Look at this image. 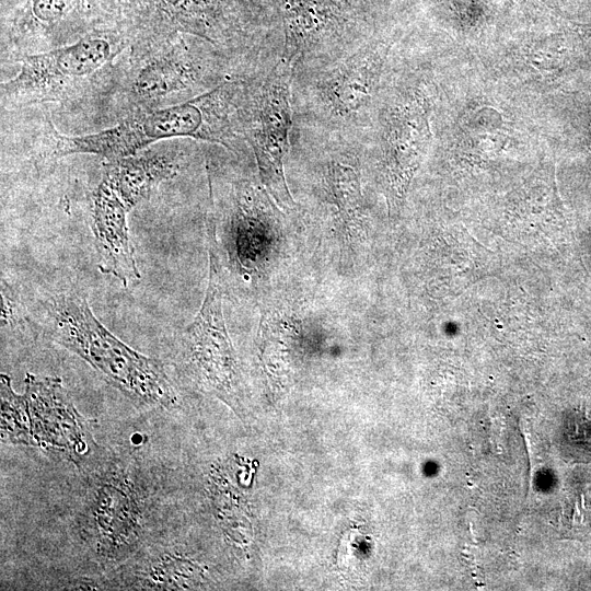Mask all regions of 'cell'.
Masks as SVG:
<instances>
[{"label":"cell","mask_w":591,"mask_h":591,"mask_svg":"<svg viewBox=\"0 0 591 591\" xmlns=\"http://www.w3.org/2000/svg\"><path fill=\"white\" fill-rule=\"evenodd\" d=\"M387 51L383 44H370L323 69L311 90L321 118L337 126L357 124L376 94Z\"/></svg>","instance_id":"cell-7"},{"label":"cell","mask_w":591,"mask_h":591,"mask_svg":"<svg viewBox=\"0 0 591 591\" xmlns=\"http://www.w3.org/2000/svg\"><path fill=\"white\" fill-rule=\"evenodd\" d=\"M381 118L383 167L395 201L404 195L430 139L427 102L417 93L403 96Z\"/></svg>","instance_id":"cell-10"},{"label":"cell","mask_w":591,"mask_h":591,"mask_svg":"<svg viewBox=\"0 0 591 591\" xmlns=\"http://www.w3.org/2000/svg\"><path fill=\"white\" fill-rule=\"evenodd\" d=\"M48 337L79 356L131 399L164 408L177 402L163 363L132 349L94 315L80 291L68 290L44 302Z\"/></svg>","instance_id":"cell-2"},{"label":"cell","mask_w":591,"mask_h":591,"mask_svg":"<svg viewBox=\"0 0 591 591\" xmlns=\"http://www.w3.org/2000/svg\"><path fill=\"white\" fill-rule=\"evenodd\" d=\"M325 185L343 221L358 229L362 212V196L357 169L334 159L326 166Z\"/></svg>","instance_id":"cell-16"},{"label":"cell","mask_w":591,"mask_h":591,"mask_svg":"<svg viewBox=\"0 0 591 591\" xmlns=\"http://www.w3.org/2000/svg\"><path fill=\"white\" fill-rule=\"evenodd\" d=\"M89 505L88 531L99 554L116 556L139 537L142 513L130 482L113 475L100 483Z\"/></svg>","instance_id":"cell-11"},{"label":"cell","mask_w":591,"mask_h":591,"mask_svg":"<svg viewBox=\"0 0 591 591\" xmlns=\"http://www.w3.org/2000/svg\"><path fill=\"white\" fill-rule=\"evenodd\" d=\"M127 42L119 34L96 31L71 44L21 55L19 72L1 83V103L22 107L72 100L109 76Z\"/></svg>","instance_id":"cell-3"},{"label":"cell","mask_w":591,"mask_h":591,"mask_svg":"<svg viewBox=\"0 0 591 591\" xmlns=\"http://www.w3.org/2000/svg\"><path fill=\"white\" fill-rule=\"evenodd\" d=\"M24 382L33 445L59 450L74 462L86 456L92 444L88 424L61 380L27 373Z\"/></svg>","instance_id":"cell-8"},{"label":"cell","mask_w":591,"mask_h":591,"mask_svg":"<svg viewBox=\"0 0 591 591\" xmlns=\"http://www.w3.org/2000/svg\"><path fill=\"white\" fill-rule=\"evenodd\" d=\"M237 127L235 86L222 83L184 102L134 112L97 132L67 136L51 125L46 135V155L89 153L109 161L136 154L157 141L179 137L228 146Z\"/></svg>","instance_id":"cell-1"},{"label":"cell","mask_w":591,"mask_h":591,"mask_svg":"<svg viewBox=\"0 0 591 591\" xmlns=\"http://www.w3.org/2000/svg\"><path fill=\"white\" fill-rule=\"evenodd\" d=\"M187 564L185 559L178 558L172 553H163L150 556L146 561L140 563L130 572L127 586L130 589L146 590H174L189 588L186 582Z\"/></svg>","instance_id":"cell-17"},{"label":"cell","mask_w":591,"mask_h":591,"mask_svg":"<svg viewBox=\"0 0 591 591\" xmlns=\"http://www.w3.org/2000/svg\"><path fill=\"white\" fill-rule=\"evenodd\" d=\"M292 66L283 58L251 86L240 105V126L250 142L263 185L279 208L296 206L289 192L283 162L290 148L293 109Z\"/></svg>","instance_id":"cell-4"},{"label":"cell","mask_w":591,"mask_h":591,"mask_svg":"<svg viewBox=\"0 0 591 591\" xmlns=\"http://www.w3.org/2000/svg\"><path fill=\"white\" fill-rule=\"evenodd\" d=\"M340 0H285L286 44L282 58L292 67L321 51Z\"/></svg>","instance_id":"cell-14"},{"label":"cell","mask_w":591,"mask_h":591,"mask_svg":"<svg viewBox=\"0 0 591 591\" xmlns=\"http://www.w3.org/2000/svg\"><path fill=\"white\" fill-rule=\"evenodd\" d=\"M136 69L126 88L131 114L162 106L176 95L209 91L213 74L207 56L188 45L182 35L132 56ZM127 114V115H128Z\"/></svg>","instance_id":"cell-6"},{"label":"cell","mask_w":591,"mask_h":591,"mask_svg":"<svg viewBox=\"0 0 591 591\" xmlns=\"http://www.w3.org/2000/svg\"><path fill=\"white\" fill-rule=\"evenodd\" d=\"M130 210L109 184L102 178L92 196V231L99 256V269L128 287L140 279L129 237Z\"/></svg>","instance_id":"cell-12"},{"label":"cell","mask_w":591,"mask_h":591,"mask_svg":"<svg viewBox=\"0 0 591 591\" xmlns=\"http://www.w3.org/2000/svg\"><path fill=\"white\" fill-rule=\"evenodd\" d=\"M96 4L97 0H30L21 19L23 33L57 36L74 30Z\"/></svg>","instance_id":"cell-15"},{"label":"cell","mask_w":591,"mask_h":591,"mask_svg":"<svg viewBox=\"0 0 591 591\" xmlns=\"http://www.w3.org/2000/svg\"><path fill=\"white\" fill-rule=\"evenodd\" d=\"M209 278L201 306L181 336V354L194 375L222 395L233 394L236 366L222 311L223 269L212 218L207 222Z\"/></svg>","instance_id":"cell-5"},{"label":"cell","mask_w":591,"mask_h":591,"mask_svg":"<svg viewBox=\"0 0 591 591\" xmlns=\"http://www.w3.org/2000/svg\"><path fill=\"white\" fill-rule=\"evenodd\" d=\"M237 0H141L140 40L134 53L188 34L212 46L230 36L229 14Z\"/></svg>","instance_id":"cell-9"},{"label":"cell","mask_w":591,"mask_h":591,"mask_svg":"<svg viewBox=\"0 0 591 591\" xmlns=\"http://www.w3.org/2000/svg\"><path fill=\"white\" fill-rule=\"evenodd\" d=\"M179 169L177 155L167 151L148 150L106 161L102 178L131 210L149 198L160 183L174 178Z\"/></svg>","instance_id":"cell-13"},{"label":"cell","mask_w":591,"mask_h":591,"mask_svg":"<svg viewBox=\"0 0 591 591\" xmlns=\"http://www.w3.org/2000/svg\"><path fill=\"white\" fill-rule=\"evenodd\" d=\"M1 391V439L4 442L33 445L27 403L24 394L11 386L9 375H0Z\"/></svg>","instance_id":"cell-18"}]
</instances>
